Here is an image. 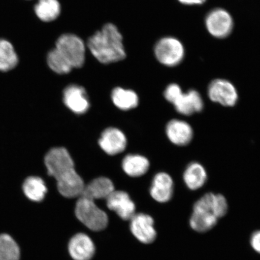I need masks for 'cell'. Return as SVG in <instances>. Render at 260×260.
Returning a JSON list of instances; mask_svg holds the SVG:
<instances>
[{
    "mask_svg": "<svg viewBox=\"0 0 260 260\" xmlns=\"http://www.w3.org/2000/svg\"><path fill=\"white\" fill-rule=\"evenodd\" d=\"M122 36L116 25L103 26L87 42L89 50L100 62L109 64L121 61L126 57Z\"/></svg>",
    "mask_w": 260,
    "mask_h": 260,
    "instance_id": "1",
    "label": "cell"
},
{
    "mask_svg": "<svg viewBox=\"0 0 260 260\" xmlns=\"http://www.w3.org/2000/svg\"><path fill=\"white\" fill-rule=\"evenodd\" d=\"M45 164L48 174L56 179L58 188L72 186L80 177L75 170L72 157L64 148L50 149L45 155Z\"/></svg>",
    "mask_w": 260,
    "mask_h": 260,
    "instance_id": "2",
    "label": "cell"
},
{
    "mask_svg": "<svg viewBox=\"0 0 260 260\" xmlns=\"http://www.w3.org/2000/svg\"><path fill=\"white\" fill-rule=\"evenodd\" d=\"M75 213L77 218L93 232L105 230L108 225L107 214L96 206L95 201L81 196L76 203Z\"/></svg>",
    "mask_w": 260,
    "mask_h": 260,
    "instance_id": "3",
    "label": "cell"
},
{
    "mask_svg": "<svg viewBox=\"0 0 260 260\" xmlns=\"http://www.w3.org/2000/svg\"><path fill=\"white\" fill-rule=\"evenodd\" d=\"M57 50L73 68H79L85 61L86 46L82 40L74 34H64L56 43Z\"/></svg>",
    "mask_w": 260,
    "mask_h": 260,
    "instance_id": "4",
    "label": "cell"
},
{
    "mask_svg": "<svg viewBox=\"0 0 260 260\" xmlns=\"http://www.w3.org/2000/svg\"><path fill=\"white\" fill-rule=\"evenodd\" d=\"M155 57L165 66H177L183 61L185 50L183 44L177 38L165 37L159 40L154 47Z\"/></svg>",
    "mask_w": 260,
    "mask_h": 260,
    "instance_id": "5",
    "label": "cell"
},
{
    "mask_svg": "<svg viewBox=\"0 0 260 260\" xmlns=\"http://www.w3.org/2000/svg\"><path fill=\"white\" fill-rule=\"evenodd\" d=\"M208 31L213 37L225 38L230 35L233 28L232 15L225 9L217 8L207 15L205 21Z\"/></svg>",
    "mask_w": 260,
    "mask_h": 260,
    "instance_id": "6",
    "label": "cell"
},
{
    "mask_svg": "<svg viewBox=\"0 0 260 260\" xmlns=\"http://www.w3.org/2000/svg\"><path fill=\"white\" fill-rule=\"evenodd\" d=\"M208 95L213 102L225 107L235 106L239 99L238 92L233 84L222 79L211 81L208 87Z\"/></svg>",
    "mask_w": 260,
    "mask_h": 260,
    "instance_id": "7",
    "label": "cell"
},
{
    "mask_svg": "<svg viewBox=\"0 0 260 260\" xmlns=\"http://www.w3.org/2000/svg\"><path fill=\"white\" fill-rule=\"evenodd\" d=\"M130 221V229L133 235L140 242L145 244L154 242L157 233L154 229V219L151 216L144 213L135 214Z\"/></svg>",
    "mask_w": 260,
    "mask_h": 260,
    "instance_id": "8",
    "label": "cell"
},
{
    "mask_svg": "<svg viewBox=\"0 0 260 260\" xmlns=\"http://www.w3.org/2000/svg\"><path fill=\"white\" fill-rule=\"evenodd\" d=\"M106 200L109 209L123 220H130L136 214L135 204L125 191L114 190Z\"/></svg>",
    "mask_w": 260,
    "mask_h": 260,
    "instance_id": "9",
    "label": "cell"
},
{
    "mask_svg": "<svg viewBox=\"0 0 260 260\" xmlns=\"http://www.w3.org/2000/svg\"><path fill=\"white\" fill-rule=\"evenodd\" d=\"M63 102L68 109L78 115L86 113L90 107L85 89L76 84H71L64 89Z\"/></svg>",
    "mask_w": 260,
    "mask_h": 260,
    "instance_id": "10",
    "label": "cell"
},
{
    "mask_svg": "<svg viewBox=\"0 0 260 260\" xmlns=\"http://www.w3.org/2000/svg\"><path fill=\"white\" fill-rule=\"evenodd\" d=\"M99 142L100 147L106 153L114 155L124 151L126 145V139L121 130L110 127L102 133Z\"/></svg>",
    "mask_w": 260,
    "mask_h": 260,
    "instance_id": "11",
    "label": "cell"
},
{
    "mask_svg": "<svg viewBox=\"0 0 260 260\" xmlns=\"http://www.w3.org/2000/svg\"><path fill=\"white\" fill-rule=\"evenodd\" d=\"M68 249L74 260H90L95 252L92 240L83 233L77 234L72 237L68 245Z\"/></svg>",
    "mask_w": 260,
    "mask_h": 260,
    "instance_id": "12",
    "label": "cell"
},
{
    "mask_svg": "<svg viewBox=\"0 0 260 260\" xmlns=\"http://www.w3.org/2000/svg\"><path fill=\"white\" fill-rule=\"evenodd\" d=\"M174 190V181L170 175L160 172L155 175L150 188L151 196L154 200L160 203L168 202L173 197Z\"/></svg>",
    "mask_w": 260,
    "mask_h": 260,
    "instance_id": "13",
    "label": "cell"
},
{
    "mask_svg": "<svg viewBox=\"0 0 260 260\" xmlns=\"http://www.w3.org/2000/svg\"><path fill=\"white\" fill-rule=\"evenodd\" d=\"M166 133L169 140L178 146L187 145L193 137V130L189 123L180 119H172L168 123Z\"/></svg>",
    "mask_w": 260,
    "mask_h": 260,
    "instance_id": "14",
    "label": "cell"
},
{
    "mask_svg": "<svg viewBox=\"0 0 260 260\" xmlns=\"http://www.w3.org/2000/svg\"><path fill=\"white\" fill-rule=\"evenodd\" d=\"M173 105L177 112L186 116L202 111L204 106L200 93L194 89L182 93Z\"/></svg>",
    "mask_w": 260,
    "mask_h": 260,
    "instance_id": "15",
    "label": "cell"
},
{
    "mask_svg": "<svg viewBox=\"0 0 260 260\" xmlns=\"http://www.w3.org/2000/svg\"><path fill=\"white\" fill-rule=\"evenodd\" d=\"M114 190L115 187L112 181L108 178L102 177L94 179L85 186L81 196L93 201L106 200Z\"/></svg>",
    "mask_w": 260,
    "mask_h": 260,
    "instance_id": "16",
    "label": "cell"
},
{
    "mask_svg": "<svg viewBox=\"0 0 260 260\" xmlns=\"http://www.w3.org/2000/svg\"><path fill=\"white\" fill-rule=\"evenodd\" d=\"M219 219L211 211L193 208V213L189 219V225L191 229L198 233L209 232L216 225Z\"/></svg>",
    "mask_w": 260,
    "mask_h": 260,
    "instance_id": "17",
    "label": "cell"
},
{
    "mask_svg": "<svg viewBox=\"0 0 260 260\" xmlns=\"http://www.w3.org/2000/svg\"><path fill=\"white\" fill-rule=\"evenodd\" d=\"M183 180L188 188L197 190L202 187L207 180V173L203 166L198 162L188 165L183 174Z\"/></svg>",
    "mask_w": 260,
    "mask_h": 260,
    "instance_id": "18",
    "label": "cell"
},
{
    "mask_svg": "<svg viewBox=\"0 0 260 260\" xmlns=\"http://www.w3.org/2000/svg\"><path fill=\"white\" fill-rule=\"evenodd\" d=\"M122 167L125 173L132 177H141L149 168L148 159L141 155L129 154L123 158Z\"/></svg>",
    "mask_w": 260,
    "mask_h": 260,
    "instance_id": "19",
    "label": "cell"
},
{
    "mask_svg": "<svg viewBox=\"0 0 260 260\" xmlns=\"http://www.w3.org/2000/svg\"><path fill=\"white\" fill-rule=\"evenodd\" d=\"M19 57L15 48L11 42L5 38H0V71L8 72L17 66Z\"/></svg>",
    "mask_w": 260,
    "mask_h": 260,
    "instance_id": "20",
    "label": "cell"
},
{
    "mask_svg": "<svg viewBox=\"0 0 260 260\" xmlns=\"http://www.w3.org/2000/svg\"><path fill=\"white\" fill-rule=\"evenodd\" d=\"M34 11L41 21L49 22L58 17L61 6L58 0H38L35 5Z\"/></svg>",
    "mask_w": 260,
    "mask_h": 260,
    "instance_id": "21",
    "label": "cell"
},
{
    "mask_svg": "<svg viewBox=\"0 0 260 260\" xmlns=\"http://www.w3.org/2000/svg\"><path fill=\"white\" fill-rule=\"evenodd\" d=\"M112 99L114 105L122 110H128L137 107L139 99L134 91L116 87L112 93Z\"/></svg>",
    "mask_w": 260,
    "mask_h": 260,
    "instance_id": "22",
    "label": "cell"
},
{
    "mask_svg": "<svg viewBox=\"0 0 260 260\" xmlns=\"http://www.w3.org/2000/svg\"><path fill=\"white\" fill-rule=\"evenodd\" d=\"M22 188L25 196L35 202L43 200L47 192L45 182L38 177H30L26 179Z\"/></svg>",
    "mask_w": 260,
    "mask_h": 260,
    "instance_id": "23",
    "label": "cell"
},
{
    "mask_svg": "<svg viewBox=\"0 0 260 260\" xmlns=\"http://www.w3.org/2000/svg\"><path fill=\"white\" fill-rule=\"evenodd\" d=\"M20 250L18 244L8 235H0V260H19Z\"/></svg>",
    "mask_w": 260,
    "mask_h": 260,
    "instance_id": "24",
    "label": "cell"
},
{
    "mask_svg": "<svg viewBox=\"0 0 260 260\" xmlns=\"http://www.w3.org/2000/svg\"><path fill=\"white\" fill-rule=\"evenodd\" d=\"M47 60L50 69L58 74H68L73 69L71 64L56 48L49 52Z\"/></svg>",
    "mask_w": 260,
    "mask_h": 260,
    "instance_id": "25",
    "label": "cell"
},
{
    "mask_svg": "<svg viewBox=\"0 0 260 260\" xmlns=\"http://www.w3.org/2000/svg\"><path fill=\"white\" fill-rule=\"evenodd\" d=\"M183 93L181 87L178 84L172 83L166 88L164 96L168 102L174 105Z\"/></svg>",
    "mask_w": 260,
    "mask_h": 260,
    "instance_id": "26",
    "label": "cell"
},
{
    "mask_svg": "<svg viewBox=\"0 0 260 260\" xmlns=\"http://www.w3.org/2000/svg\"><path fill=\"white\" fill-rule=\"evenodd\" d=\"M250 243L253 249L260 254V230L256 231L252 234Z\"/></svg>",
    "mask_w": 260,
    "mask_h": 260,
    "instance_id": "27",
    "label": "cell"
},
{
    "mask_svg": "<svg viewBox=\"0 0 260 260\" xmlns=\"http://www.w3.org/2000/svg\"><path fill=\"white\" fill-rule=\"evenodd\" d=\"M178 1L186 5H203L206 0H178Z\"/></svg>",
    "mask_w": 260,
    "mask_h": 260,
    "instance_id": "28",
    "label": "cell"
},
{
    "mask_svg": "<svg viewBox=\"0 0 260 260\" xmlns=\"http://www.w3.org/2000/svg\"></svg>",
    "mask_w": 260,
    "mask_h": 260,
    "instance_id": "29",
    "label": "cell"
}]
</instances>
